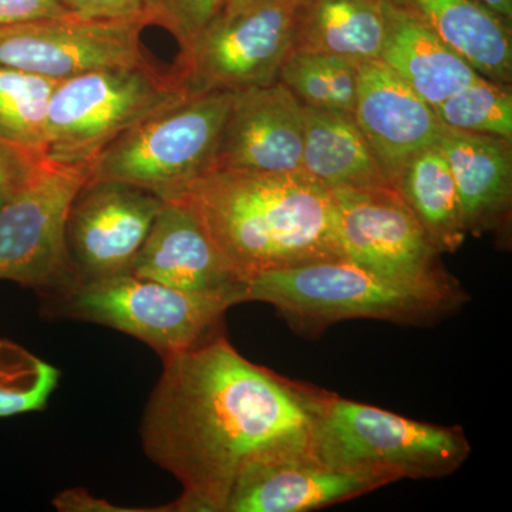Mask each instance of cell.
I'll return each instance as SVG.
<instances>
[{"label":"cell","instance_id":"cell-20","mask_svg":"<svg viewBox=\"0 0 512 512\" xmlns=\"http://www.w3.org/2000/svg\"><path fill=\"white\" fill-rule=\"evenodd\" d=\"M302 173L329 190L393 187L353 114L303 106Z\"/></svg>","mask_w":512,"mask_h":512},{"label":"cell","instance_id":"cell-4","mask_svg":"<svg viewBox=\"0 0 512 512\" xmlns=\"http://www.w3.org/2000/svg\"><path fill=\"white\" fill-rule=\"evenodd\" d=\"M312 444L328 466L380 471L397 481L451 476L473 450L463 427L409 419L320 387L313 399Z\"/></svg>","mask_w":512,"mask_h":512},{"label":"cell","instance_id":"cell-21","mask_svg":"<svg viewBox=\"0 0 512 512\" xmlns=\"http://www.w3.org/2000/svg\"><path fill=\"white\" fill-rule=\"evenodd\" d=\"M384 37V0H308L293 50L363 63L379 59Z\"/></svg>","mask_w":512,"mask_h":512},{"label":"cell","instance_id":"cell-31","mask_svg":"<svg viewBox=\"0 0 512 512\" xmlns=\"http://www.w3.org/2000/svg\"><path fill=\"white\" fill-rule=\"evenodd\" d=\"M53 504L59 511H94V512H120V511H136L130 508H119L116 505L107 503L106 500L93 497L83 488L77 490H69L66 493L57 495Z\"/></svg>","mask_w":512,"mask_h":512},{"label":"cell","instance_id":"cell-8","mask_svg":"<svg viewBox=\"0 0 512 512\" xmlns=\"http://www.w3.org/2000/svg\"><path fill=\"white\" fill-rule=\"evenodd\" d=\"M308 0H268L218 16L171 70L185 96L239 92L278 82L295 49Z\"/></svg>","mask_w":512,"mask_h":512},{"label":"cell","instance_id":"cell-2","mask_svg":"<svg viewBox=\"0 0 512 512\" xmlns=\"http://www.w3.org/2000/svg\"><path fill=\"white\" fill-rule=\"evenodd\" d=\"M171 198L191 205L245 284L264 272L345 258L332 191L306 174L210 171Z\"/></svg>","mask_w":512,"mask_h":512},{"label":"cell","instance_id":"cell-9","mask_svg":"<svg viewBox=\"0 0 512 512\" xmlns=\"http://www.w3.org/2000/svg\"><path fill=\"white\" fill-rule=\"evenodd\" d=\"M92 167L47 163L32 183L0 207V281L39 293L42 301L79 285L67 249L70 207Z\"/></svg>","mask_w":512,"mask_h":512},{"label":"cell","instance_id":"cell-10","mask_svg":"<svg viewBox=\"0 0 512 512\" xmlns=\"http://www.w3.org/2000/svg\"><path fill=\"white\" fill-rule=\"evenodd\" d=\"M144 18L86 20L69 15L0 28V66L66 80L97 70L151 67Z\"/></svg>","mask_w":512,"mask_h":512},{"label":"cell","instance_id":"cell-15","mask_svg":"<svg viewBox=\"0 0 512 512\" xmlns=\"http://www.w3.org/2000/svg\"><path fill=\"white\" fill-rule=\"evenodd\" d=\"M353 117L392 185L416 154L437 144L444 128L434 107L380 59L360 63Z\"/></svg>","mask_w":512,"mask_h":512},{"label":"cell","instance_id":"cell-11","mask_svg":"<svg viewBox=\"0 0 512 512\" xmlns=\"http://www.w3.org/2000/svg\"><path fill=\"white\" fill-rule=\"evenodd\" d=\"M163 202L147 188L90 177L74 198L66 228L80 284L130 272Z\"/></svg>","mask_w":512,"mask_h":512},{"label":"cell","instance_id":"cell-3","mask_svg":"<svg viewBox=\"0 0 512 512\" xmlns=\"http://www.w3.org/2000/svg\"><path fill=\"white\" fill-rule=\"evenodd\" d=\"M470 296L446 269L426 276L386 274L349 259L264 272L245 284V302L274 306L289 328L318 338L343 320L426 326L461 309Z\"/></svg>","mask_w":512,"mask_h":512},{"label":"cell","instance_id":"cell-13","mask_svg":"<svg viewBox=\"0 0 512 512\" xmlns=\"http://www.w3.org/2000/svg\"><path fill=\"white\" fill-rule=\"evenodd\" d=\"M303 106L284 86L234 92L211 171L302 173Z\"/></svg>","mask_w":512,"mask_h":512},{"label":"cell","instance_id":"cell-14","mask_svg":"<svg viewBox=\"0 0 512 512\" xmlns=\"http://www.w3.org/2000/svg\"><path fill=\"white\" fill-rule=\"evenodd\" d=\"M397 483L380 471L328 466L315 453L249 466L234 485L225 512H306L332 507Z\"/></svg>","mask_w":512,"mask_h":512},{"label":"cell","instance_id":"cell-12","mask_svg":"<svg viewBox=\"0 0 512 512\" xmlns=\"http://www.w3.org/2000/svg\"><path fill=\"white\" fill-rule=\"evenodd\" d=\"M332 191L345 259L402 276L444 271L441 252L394 187Z\"/></svg>","mask_w":512,"mask_h":512},{"label":"cell","instance_id":"cell-17","mask_svg":"<svg viewBox=\"0 0 512 512\" xmlns=\"http://www.w3.org/2000/svg\"><path fill=\"white\" fill-rule=\"evenodd\" d=\"M437 144L456 183L467 235L491 234L510 244L511 140L444 126Z\"/></svg>","mask_w":512,"mask_h":512},{"label":"cell","instance_id":"cell-6","mask_svg":"<svg viewBox=\"0 0 512 512\" xmlns=\"http://www.w3.org/2000/svg\"><path fill=\"white\" fill-rule=\"evenodd\" d=\"M184 99L173 73L156 66L60 80L49 104L43 156L60 167H92L117 138Z\"/></svg>","mask_w":512,"mask_h":512},{"label":"cell","instance_id":"cell-5","mask_svg":"<svg viewBox=\"0 0 512 512\" xmlns=\"http://www.w3.org/2000/svg\"><path fill=\"white\" fill-rule=\"evenodd\" d=\"M43 303L50 313L127 333L165 359L222 332L225 312L244 303V296L183 291L126 272L82 282Z\"/></svg>","mask_w":512,"mask_h":512},{"label":"cell","instance_id":"cell-27","mask_svg":"<svg viewBox=\"0 0 512 512\" xmlns=\"http://www.w3.org/2000/svg\"><path fill=\"white\" fill-rule=\"evenodd\" d=\"M278 82L284 84L302 106L335 110L330 86V55L293 50L279 70Z\"/></svg>","mask_w":512,"mask_h":512},{"label":"cell","instance_id":"cell-24","mask_svg":"<svg viewBox=\"0 0 512 512\" xmlns=\"http://www.w3.org/2000/svg\"><path fill=\"white\" fill-rule=\"evenodd\" d=\"M60 376L57 367L0 338V419L45 409Z\"/></svg>","mask_w":512,"mask_h":512},{"label":"cell","instance_id":"cell-1","mask_svg":"<svg viewBox=\"0 0 512 512\" xmlns=\"http://www.w3.org/2000/svg\"><path fill=\"white\" fill-rule=\"evenodd\" d=\"M163 365L140 434L147 457L183 487L168 511L225 512L252 464L315 453L318 387L256 365L224 332Z\"/></svg>","mask_w":512,"mask_h":512},{"label":"cell","instance_id":"cell-33","mask_svg":"<svg viewBox=\"0 0 512 512\" xmlns=\"http://www.w3.org/2000/svg\"><path fill=\"white\" fill-rule=\"evenodd\" d=\"M262 2H268V0H227L222 15H234V13L241 12V10L251 8V6Z\"/></svg>","mask_w":512,"mask_h":512},{"label":"cell","instance_id":"cell-26","mask_svg":"<svg viewBox=\"0 0 512 512\" xmlns=\"http://www.w3.org/2000/svg\"><path fill=\"white\" fill-rule=\"evenodd\" d=\"M227 0H144L147 26H160L187 50L194 40L224 12Z\"/></svg>","mask_w":512,"mask_h":512},{"label":"cell","instance_id":"cell-7","mask_svg":"<svg viewBox=\"0 0 512 512\" xmlns=\"http://www.w3.org/2000/svg\"><path fill=\"white\" fill-rule=\"evenodd\" d=\"M234 92L187 97L104 148L92 178L156 192L163 200L210 173Z\"/></svg>","mask_w":512,"mask_h":512},{"label":"cell","instance_id":"cell-19","mask_svg":"<svg viewBox=\"0 0 512 512\" xmlns=\"http://www.w3.org/2000/svg\"><path fill=\"white\" fill-rule=\"evenodd\" d=\"M384 13L386 37L379 59L430 106H439L480 77L409 12L384 0Z\"/></svg>","mask_w":512,"mask_h":512},{"label":"cell","instance_id":"cell-25","mask_svg":"<svg viewBox=\"0 0 512 512\" xmlns=\"http://www.w3.org/2000/svg\"><path fill=\"white\" fill-rule=\"evenodd\" d=\"M434 110L448 128L512 140L510 84L480 76Z\"/></svg>","mask_w":512,"mask_h":512},{"label":"cell","instance_id":"cell-23","mask_svg":"<svg viewBox=\"0 0 512 512\" xmlns=\"http://www.w3.org/2000/svg\"><path fill=\"white\" fill-rule=\"evenodd\" d=\"M59 83L57 79L0 66V140L43 156L47 113Z\"/></svg>","mask_w":512,"mask_h":512},{"label":"cell","instance_id":"cell-18","mask_svg":"<svg viewBox=\"0 0 512 512\" xmlns=\"http://www.w3.org/2000/svg\"><path fill=\"white\" fill-rule=\"evenodd\" d=\"M427 26L480 76L510 84L511 23L477 0H389Z\"/></svg>","mask_w":512,"mask_h":512},{"label":"cell","instance_id":"cell-22","mask_svg":"<svg viewBox=\"0 0 512 512\" xmlns=\"http://www.w3.org/2000/svg\"><path fill=\"white\" fill-rule=\"evenodd\" d=\"M393 187L441 254L464 244L467 231L456 183L439 144L424 148L404 165Z\"/></svg>","mask_w":512,"mask_h":512},{"label":"cell","instance_id":"cell-32","mask_svg":"<svg viewBox=\"0 0 512 512\" xmlns=\"http://www.w3.org/2000/svg\"><path fill=\"white\" fill-rule=\"evenodd\" d=\"M483 3L484 6L493 10V12L500 15L501 18L508 20L511 23L512 19V0H477Z\"/></svg>","mask_w":512,"mask_h":512},{"label":"cell","instance_id":"cell-29","mask_svg":"<svg viewBox=\"0 0 512 512\" xmlns=\"http://www.w3.org/2000/svg\"><path fill=\"white\" fill-rule=\"evenodd\" d=\"M70 15L86 20L143 18L144 0H60Z\"/></svg>","mask_w":512,"mask_h":512},{"label":"cell","instance_id":"cell-16","mask_svg":"<svg viewBox=\"0 0 512 512\" xmlns=\"http://www.w3.org/2000/svg\"><path fill=\"white\" fill-rule=\"evenodd\" d=\"M131 274L191 292H239L245 282L225 261L187 201L164 200Z\"/></svg>","mask_w":512,"mask_h":512},{"label":"cell","instance_id":"cell-28","mask_svg":"<svg viewBox=\"0 0 512 512\" xmlns=\"http://www.w3.org/2000/svg\"><path fill=\"white\" fill-rule=\"evenodd\" d=\"M46 165L40 154L0 140V207L32 183Z\"/></svg>","mask_w":512,"mask_h":512},{"label":"cell","instance_id":"cell-30","mask_svg":"<svg viewBox=\"0 0 512 512\" xmlns=\"http://www.w3.org/2000/svg\"><path fill=\"white\" fill-rule=\"evenodd\" d=\"M69 15L60 0H0V28Z\"/></svg>","mask_w":512,"mask_h":512}]
</instances>
